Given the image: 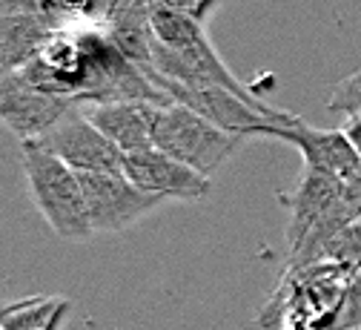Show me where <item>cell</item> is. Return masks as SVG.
<instances>
[{"instance_id":"obj_1","label":"cell","mask_w":361,"mask_h":330,"mask_svg":"<svg viewBox=\"0 0 361 330\" xmlns=\"http://www.w3.org/2000/svg\"><path fill=\"white\" fill-rule=\"evenodd\" d=\"M20 161L35 207L61 239L83 242L89 235H95L83 201L80 175L75 170H69L63 161L40 150L32 141L20 144Z\"/></svg>"},{"instance_id":"obj_2","label":"cell","mask_w":361,"mask_h":330,"mask_svg":"<svg viewBox=\"0 0 361 330\" xmlns=\"http://www.w3.org/2000/svg\"><path fill=\"white\" fill-rule=\"evenodd\" d=\"M152 83L166 92L172 104H180L192 110L195 115H201L204 121H209L212 126L247 138V135H267L273 126H290L298 115L284 112L258 101H247L235 92L224 89V86H212V83H175V81H161L152 78Z\"/></svg>"},{"instance_id":"obj_3","label":"cell","mask_w":361,"mask_h":330,"mask_svg":"<svg viewBox=\"0 0 361 330\" xmlns=\"http://www.w3.org/2000/svg\"><path fill=\"white\" fill-rule=\"evenodd\" d=\"M241 141L244 138L212 126L209 121H204L201 115H195L192 110L180 104L161 107L155 118V132H152L155 150L195 170L204 178H212V172H218L227 164L241 147Z\"/></svg>"},{"instance_id":"obj_4","label":"cell","mask_w":361,"mask_h":330,"mask_svg":"<svg viewBox=\"0 0 361 330\" xmlns=\"http://www.w3.org/2000/svg\"><path fill=\"white\" fill-rule=\"evenodd\" d=\"M40 150H47L69 170L80 172H123V153L112 141L86 118L80 107H72L52 129H47L37 141Z\"/></svg>"},{"instance_id":"obj_5","label":"cell","mask_w":361,"mask_h":330,"mask_svg":"<svg viewBox=\"0 0 361 330\" xmlns=\"http://www.w3.org/2000/svg\"><path fill=\"white\" fill-rule=\"evenodd\" d=\"M92 232H123L158 210L164 199L147 196L123 172H80Z\"/></svg>"},{"instance_id":"obj_6","label":"cell","mask_w":361,"mask_h":330,"mask_svg":"<svg viewBox=\"0 0 361 330\" xmlns=\"http://www.w3.org/2000/svg\"><path fill=\"white\" fill-rule=\"evenodd\" d=\"M72 107L78 104L35 89L20 69H0V124H6V129L20 138V144L37 141Z\"/></svg>"},{"instance_id":"obj_7","label":"cell","mask_w":361,"mask_h":330,"mask_svg":"<svg viewBox=\"0 0 361 330\" xmlns=\"http://www.w3.org/2000/svg\"><path fill=\"white\" fill-rule=\"evenodd\" d=\"M267 135L293 144L304 158V172L347 181L361 170V158L355 155L341 129H322L295 118L290 126H273Z\"/></svg>"},{"instance_id":"obj_8","label":"cell","mask_w":361,"mask_h":330,"mask_svg":"<svg viewBox=\"0 0 361 330\" xmlns=\"http://www.w3.org/2000/svg\"><path fill=\"white\" fill-rule=\"evenodd\" d=\"M123 175L147 196H158L164 201H204L212 190L209 178L164 155L161 150L123 155Z\"/></svg>"},{"instance_id":"obj_9","label":"cell","mask_w":361,"mask_h":330,"mask_svg":"<svg viewBox=\"0 0 361 330\" xmlns=\"http://www.w3.org/2000/svg\"><path fill=\"white\" fill-rule=\"evenodd\" d=\"M341 181L336 178H324L315 172H301L298 184L284 196V207H287V247H290V259L298 256V250L304 247V242L310 239V232L319 227V221L327 216V210L333 207L336 196H338Z\"/></svg>"},{"instance_id":"obj_10","label":"cell","mask_w":361,"mask_h":330,"mask_svg":"<svg viewBox=\"0 0 361 330\" xmlns=\"http://www.w3.org/2000/svg\"><path fill=\"white\" fill-rule=\"evenodd\" d=\"M80 110L123 155L155 150L152 132H155V118L161 107L147 101H129V104H92Z\"/></svg>"},{"instance_id":"obj_11","label":"cell","mask_w":361,"mask_h":330,"mask_svg":"<svg viewBox=\"0 0 361 330\" xmlns=\"http://www.w3.org/2000/svg\"><path fill=\"white\" fill-rule=\"evenodd\" d=\"M152 12L155 0H118L104 23L112 43L144 72L152 69Z\"/></svg>"},{"instance_id":"obj_12","label":"cell","mask_w":361,"mask_h":330,"mask_svg":"<svg viewBox=\"0 0 361 330\" xmlns=\"http://www.w3.org/2000/svg\"><path fill=\"white\" fill-rule=\"evenodd\" d=\"M52 35V26L32 15H0V69H20Z\"/></svg>"},{"instance_id":"obj_13","label":"cell","mask_w":361,"mask_h":330,"mask_svg":"<svg viewBox=\"0 0 361 330\" xmlns=\"http://www.w3.org/2000/svg\"><path fill=\"white\" fill-rule=\"evenodd\" d=\"M69 307L72 305L63 296H23L0 330H61Z\"/></svg>"},{"instance_id":"obj_14","label":"cell","mask_w":361,"mask_h":330,"mask_svg":"<svg viewBox=\"0 0 361 330\" xmlns=\"http://www.w3.org/2000/svg\"><path fill=\"white\" fill-rule=\"evenodd\" d=\"M0 15H32L55 32L75 29L66 0H0Z\"/></svg>"},{"instance_id":"obj_15","label":"cell","mask_w":361,"mask_h":330,"mask_svg":"<svg viewBox=\"0 0 361 330\" xmlns=\"http://www.w3.org/2000/svg\"><path fill=\"white\" fill-rule=\"evenodd\" d=\"M327 110L341 112L344 118H361V69L341 78L327 95Z\"/></svg>"},{"instance_id":"obj_16","label":"cell","mask_w":361,"mask_h":330,"mask_svg":"<svg viewBox=\"0 0 361 330\" xmlns=\"http://www.w3.org/2000/svg\"><path fill=\"white\" fill-rule=\"evenodd\" d=\"M158 6H164V9H169V12H175V15H184V18H190V20H195V23H207V18L224 4V0H155Z\"/></svg>"},{"instance_id":"obj_17","label":"cell","mask_w":361,"mask_h":330,"mask_svg":"<svg viewBox=\"0 0 361 330\" xmlns=\"http://www.w3.org/2000/svg\"><path fill=\"white\" fill-rule=\"evenodd\" d=\"M344 132V138L350 141V147L355 150V155L361 158V118H344V124L338 126Z\"/></svg>"},{"instance_id":"obj_18","label":"cell","mask_w":361,"mask_h":330,"mask_svg":"<svg viewBox=\"0 0 361 330\" xmlns=\"http://www.w3.org/2000/svg\"><path fill=\"white\" fill-rule=\"evenodd\" d=\"M15 307H18V299H4V302H0V324L6 322V316H9Z\"/></svg>"}]
</instances>
